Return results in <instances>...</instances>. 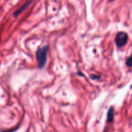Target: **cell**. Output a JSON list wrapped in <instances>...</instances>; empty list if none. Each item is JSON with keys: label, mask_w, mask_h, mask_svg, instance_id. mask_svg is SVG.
<instances>
[{"label": "cell", "mask_w": 132, "mask_h": 132, "mask_svg": "<svg viewBox=\"0 0 132 132\" xmlns=\"http://www.w3.org/2000/svg\"><path fill=\"white\" fill-rule=\"evenodd\" d=\"M48 50V46H44L37 49L36 52V59H37L38 67L39 68H43L46 64Z\"/></svg>", "instance_id": "6da1fadb"}, {"label": "cell", "mask_w": 132, "mask_h": 132, "mask_svg": "<svg viewBox=\"0 0 132 132\" xmlns=\"http://www.w3.org/2000/svg\"><path fill=\"white\" fill-rule=\"evenodd\" d=\"M128 36L126 33L124 32H119L116 34L115 37V43L117 47L121 48L127 44Z\"/></svg>", "instance_id": "7a4b0ae2"}, {"label": "cell", "mask_w": 132, "mask_h": 132, "mask_svg": "<svg viewBox=\"0 0 132 132\" xmlns=\"http://www.w3.org/2000/svg\"><path fill=\"white\" fill-rule=\"evenodd\" d=\"M34 1V0H27V1H26L19 8V9H18L15 11L14 12V13H13V16L15 17V18L18 17L19 14H21V13H23L24 10H27V9L29 7L30 5L33 3Z\"/></svg>", "instance_id": "3957f363"}, {"label": "cell", "mask_w": 132, "mask_h": 132, "mask_svg": "<svg viewBox=\"0 0 132 132\" xmlns=\"http://www.w3.org/2000/svg\"><path fill=\"white\" fill-rule=\"evenodd\" d=\"M113 117H114V108L113 106H111L109 108L107 114V121L108 122H112L113 121Z\"/></svg>", "instance_id": "277c9868"}, {"label": "cell", "mask_w": 132, "mask_h": 132, "mask_svg": "<svg viewBox=\"0 0 132 132\" xmlns=\"http://www.w3.org/2000/svg\"><path fill=\"white\" fill-rule=\"evenodd\" d=\"M126 64L128 67H132V54L126 59Z\"/></svg>", "instance_id": "5b68a950"}, {"label": "cell", "mask_w": 132, "mask_h": 132, "mask_svg": "<svg viewBox=\"0 0 132 132\" xmlns=\"http://www.w3.org/2000/svg\"><path fill=\"white\" fill-rule=\"evenodd\" d=\"M91 78H92L93 79H99L100 77H99V76H94V75H92V76H91Z\"/></svg>", "instance_id": "8992f818"}, {"label": "cell", "mask_w": 132, "mask_h": 132, "mask_svg": "<svg viewBox=\"0 0 132 132\" xmlns=\"http://www.w3.org/2000/svg\"><path fill=\"white\" fill-rule=\"evenodd\" d=\"M116 1V0H108V3H111V2H113V1Z\"/></svg>", "instance_id": "52a82bcc"}]
</instances>
